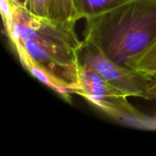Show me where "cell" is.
Segmentation results:
<instances>
[{
	"label": "cell",
	"mask_w": 156,
	"mask_h": 156,
	"mask_svg": "<svg viewBox=\"0 0 156 156\" xmlns=\"http://www.w3.org/2000/svg\"><path fill=\"white\" fill-rule=\"evenodd\" d=\"M27 9L35 15L48 18L47 0H27Z\"/></svg>",
	"instance_id": "obj_9"
},
{
	"label": "cell",
	"mask_w": 156,
	"mask_h": 156,
	"mask_svg": "<svg viewBox=\"0 0 156 156\" xmlns=\"http://www.w3.org/2000/svg\"><path fill=\"white\" fill-rule=\"evenodd\" d=\"M129 68L147 76L156 74V41L133 59Z\"/></svg>",
	"instance_id": "obj_8"
},
{
	"label": "cell",
	"mask_w": 156,
	"mask_h": 156,
	"mask_svg": "<svg viewBox=\"0 0 156 156\" xmlns=\"http://www.w3.org/2000/svg\"><path fill=\"white\" fill-rule=\"evenodd\" d=\"M10 41H33L80 52V41L75 26L56 22L49 18L32 14L27 8L12 2V23L6 32Z\"/></svg>",
	"instance_id": "obj_3"
},
{
	"label": "cell",
	"mask_w": 156,
	"mask_h": 156,
	"mask_svg": "<svg viewBox=\"0 0 156 156\" xmlns=\"http://www.w3.org/2000/svg\"><path fill=\"white\" fill-rule=\"evenodd\" d=\"M11 42L23 46L34 63L53 79L63 91L67 102L71 103L69 94H76L79 88L80 52L33 41L16 39Z\"/></svg>",
	"instance_id": "obj_4"
},
{
	"label": "cell",
	"mask_w": 156,
	"mask_h": 156,
	"mask_svg": "<svg viewBox=\"0 0 156 156\" xmlns=\"http://www.w3.org/2000/svg\"><path fill=\"white\" fill-rule=\"evenodd\" d=\"M129 0H74L80 18H91L117 7Z\"/></svg>",
	"instance_id": "obj_7"
},
{
	"label": "cell",
	"mask_w": 156,
	"mask_h": 156,
	"mask_svg": "<svg viewBox=\"0 0 156 156\" xmlns=\"http://www.w3.org/2000/svg\"><path fill=\"white\" fill-rule=\"evenodd\" d=\"M79 59L82 65L92 69L108 83L128 97L145 98L149 85V76L119 65L100 50L84 42L79 53Z\"/></svg>",
	"instance_id": "obj_5"
},
{
	"label": "cell",
	"mask_w": 156,
	"mask_h": 156,
	"mask_svg": "<svg viewBox=\"0 0 156 156\" xmlns=\"http://www.w3.org/2000/svg\"><path fill=\"white\" fill-rule=\"evenodd\" d=\"M85 20L83 42L128 68L156 41V0H129Z\"/></svg>",
	"instance_id": "obj_1"
},
{
	"label": "cell",
	"mask_w": 156,
	"mask_h": 156,
	"mask_svg": "<svg viewBox=\"0 0 156 156\" xmlns=\"http://www.w3.org/2000/svg\"><path fill=\"white\" fill-rule=\"evenodd\" d=\"M48 18L56 22L76 26L80 20L74 0H47Z\"/></svg>",
	"instance_id": "obj_6"
},
{
	"label": "cell",
	"mask_w": 156,
	"mask_h": 156,
	"mask_svg": "<svg viewBox=\"0 0 156 156\" xmlns=\"http://www.w3.org/2000/svg\"><path fill=\"white\" fill-rule=\"evenodd\" d=\"M76 94L122 124L139 129H156V119L140 112L128 101L127 95L82 63L79 88Z\"/></svg>",
	"instance_id": "obj_2"
},
{
	"label": "cell",
	"mask_w": 156,
	"mask_h": 156,
	"mask_svg": "<svg viewBox=\"0 0 156 156\" xmlns=\"http://www.w3.org/2000/svg\"><path fill=\"white\" fill-rule=\"evenodd\" d=\"M149 81L145 98L146 100L156 101V74L149 76Z\"/></svg>",
	"instance_id": "obj_10"
},
{
	"label": "cell",
	"mask_w": 156,
	"mask_h": 156,
	"mask_svg": "<svg viewBox=\"0 0 156 156\" xmlns=\"http://www.w3.org/2000/svg\"><path fill=\"white\" fill-rule=\"evenodd\" d=\"M12 2H13L14 3H15L16 5H18L20 6H22V7H25L27 9V0H11Z\"/></svg>",
	"instance_id": "obj_11"
}]
</instances>
